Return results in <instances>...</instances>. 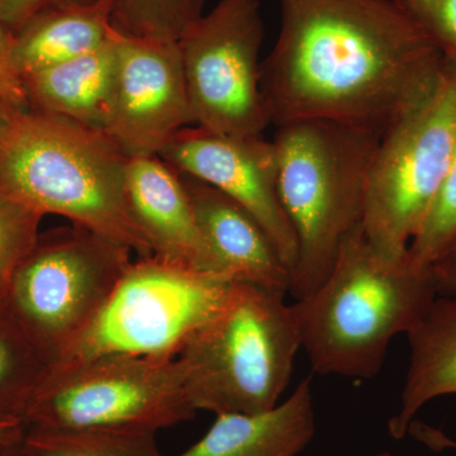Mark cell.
I'll use <instances>...</instances> for the list:
<instances>
[{"label":"cell","mask_w":456,"mask_h":456,"mask_svg":"<svg viewBox=\"0 0 456 456\" xmlns=\"http://www.w3.org/2000/svg\"><path fill=\"white\" fill-rule=\"evenodd\" d=\"M235 284L156 256L132 261L106 307L55 365L112 354L178 358Z\"/></svg>","instance_id":"ba28073f"},{"label":"cell","mask_w":456,"mask_h":456,"mask_svg":"<svg viewBox=\"0 0 456 456\" xmlns=\"http://www.w3.org/2000/svg\"><path fill=\"white\" fill-rule=\"evenodd\" d=\"M14 32L0 20V103L11 110H25L28 98L23 77L13 57Z\"/></svg>","instance_id":"d4e9b609"},{"label":"cell","mask_w":456,"mask_h":456,"mask_svg":"<svg viewBox=\"0 0 456 456\" xmlns=\"http://www.w3.org/2000/svg\"><path fill=\"white\" fill-rule=\"evenodd\" d=\"M182 178L215 274L232 283L289 293L292 273L259 222L212 185L184 174Z\"/></svg>","instance_id":"4fadbf2b"},{"label":"cell","mask_w":456,"mask_h":456,"mask_svg":"<svg viewBox=\"0 0 456 456\" xmlns=\"http://www.w3.org/2000/svg\"><path fill=\"white\" fill-rule=\"evenodd\" d=\"M455 149L456 59L444 56L430 97L389 128L375 152L362 227L378 253H407Z\"/></svg>","instance_id":"9c48e42d"},{"label":"cell","mask_w":456,"mask_h":456,"mask_svg":"<svg viewBox=\"0 0 456 456\" xmlns=\"http://www.w3.org/2000/svg\"><path fill=\"white\" fill-rule=\"evenodd\" d=\"M44 213L0 188V305L14 272L32 250Z\"/></svg>","instance_id":"7402d4cb"},{"label":"cell","mask_w":456,"mask_h":456,"mask_svg":"<svg viewBox=\"0 0 456 456\" xmlns=\"http://www.w3.org/2000/svg\"><path fill=\"white\" fill-rule=\"evenodd\" d=\"M49 365L0 305V419H20Z\"/></svg>","instance_id":"ffe728a7"},{"label":"cell","mask_w":456,"mask_h":456,"mask_svg":"<svg viewBox=\"0 0 456 456\" xmlns=\"http://www.w3.org/2000/svg\"><path fill=\"white\" fill-rule=\"evenodd\" d=\"M128 159L103 130L13 110L0 134V188L44 215L152 256L128 200Z\"/></svg>","instance_id":"3957f363"},{"label":"cell","mask_w":456,"mask_h":456,"mask_svg":"<svg viewBox=\"0 0 456 456\" xmlns=\"http://www.w3.org/2000/svg\"><path fill=\"white\" fill-rule=\"evenodd\" d=\"M126 185L152 256L216 275L182 174L160 156L130 158Z\"/></svg>","instance_id":"5bb4252c"},{"label":"cell","mask_w":456,"mask_h":456,"mask_svg":"<svg viewBox=\"0 0 456 456\" xmlns=\"http://www.w3.org/2000/svg\"><path fill=\"white\" fill-rule=\"evenodd\" d=\"M432 266L436 273L439 296L456 297V240Z\"/></svg>","instance_id":"4316f807"},{"label":"cell","mask_w":456,"mask_h":456,"mask_svg":"<svg viewBox=\"0 0 456 456\" xmlns=\"http://www.w3.org/2000/svg\"><path fill=\"white\" fill-rule=\"evenodd\" d=\"M155 434L134 428H26L25 441L31 456H164Z\"/></svg>","instance_id":"d6986e66"},{"label":"cell","mask_w":456,"mask_h":456,"mask_svg":"<svg viewBox=\"0 0 456 456\" xmlns=\"http://www.w3.org/2000/svg\"><path fill=\"white\" fill-rule=\"evenodd\" d=\"M261 64L270 123H346L386 134L430 97L444 55L395 0H281Z\"/></svg>","instance_id":"6da1fadb"},{"label":"cell","mask_w":456,"mask_h":456,"mask_svg":"<svg viewBox=\"0 0 456 456\" xmlns=\"http://www.w3.org/2000/svg\"><path fill=\"white\" fill-rule=\"evenodd\" d=\"M373 456H393L392 454H389V452H380V454L373 455Z\"/></svg>","instance_id":"1f68e13d"},{"label":"cell","mask_w":456,"mask_h":456,"mask_svg":"<svg viewBox=\"0 0 456 456\" xmlns=\"http://www.w3.org/2000/svg\"><path fill=\"white\" fill-rule=\"evenodd\" d=\"M407 336L410 368L401 408L388 425L395 440L407 434L428 402L456 393V297H437Z\"/></svg>","instance_id":"e0dca14e"},{"label":"cell","mask_w":456,"mask_h":456,"mask_svg":"<svg viewBox=\"0 0 456 456\" xmlns=\"http://www.w3.org/2000/svg\"><path fill=\"white\" fill-rule=\"evenodd\" d=\"M439 297L434 266L378 253L362 224L345 241L329 277L292 305L314 371L371 379L389 344L408 334Z\"/></svg>","instance_id":"7a4b0ae2"},{"label":"cell","mask_w":456,"mask_h":456,"mask_svg":"<svg viewBox=\"0 0 456 456\" xmlns=\"http://www.w3.org/2000/svg\"><path fill=\"white\" fill-rule=\"evenodd\" d=\"M0 456H31L26 445L25 435L20 439L0 446Z\"/></svg>","instance_id":"f546056e"},{"label":"cell","mask_w":456,"mask_h":456,"mask_svg":"<svg viewBox=\"0 0 456 456\" xmlns=\"http://www.w3.org/2000/svg\"><path fill=\"white\" fill-rule=\"evenodd\" d=\"M116 31L149 40L178 42L203 16L207 0H106Z\"/></svg>","instance_id":"44dd1931"},{"label":"cell","mask_w":456,"mask_h":456,"mask_svg":"<svg viewBox=\"0 0 456 456\" xmlns=\"http://www.w3.org/2000/svg\"><path fill=\"white\" fill-rule=\"evenodd\" d=\"M25 432L26 426L20 419H0V446L20 439Z\"/></svg>","instance_id":"f1b7e54d"},{"label":"cell","mask_w":456,"mask_h":456,"mask_svg":"<svg viewBox=\"0 0 456 456\" xmlns=\"http://www.w3.org/2000/svg\"><path fill=\"white\" fill-rule=\"evenodd\" d=\"M395 2L444 56L456 59V0Z\"/></svg>","instance_id":"cb8c5ba5"},{"label":"cell","mask_w":456,"mask_h":456,"mask_svg":"<svg viewBox=\"0 0 456 456\" xmlns=\"http://www.w3.org/2000/svg\"><path fill=\"white\" fill-rule=\"evenodd\" d=\"M196 415L179 358L112 354L47 369L23 424L36 430L158 432Z\"/></svg>","instance_id":"52a82bcc"},{"label":"cell","mask_w":456,"mask_h":456,"mask_svg":"<svg viewBox=\"0 0 456 456\" xmlns=\"http://www.w3.org/2000/svg\"><path fill=\"white\" fill-rule=\"evenodd\" d=\"M288 293L236 283L178 358L197 411L259 413L277 406L302 347Z\"/></svg>","instance_id":"5b68a950"},{"label":"cell","mask_w":456,"mask_h":456,"mask_svg":"<svg viewBox=\"0 0 456 456\" xmlns=\"http://www.w3.org/2000/svg\"><path fill=\"white\" fill-rule=\"evenodd\" d=\"M92 2L95 0H0V20L16 33L29 20L46 9Z\"/></svg>","instance_id":"484cf974"},{"label":"cell","mask_w":456,"mask_h":456,"mask_svg":"<svg viewBox=\"0 0 456 456\" xmlns=\"http://www.w3.org/2000/svg\"><path fill=\"white\" fill-rule=\"evenodd\" d=\"M14 110H11L4 104L0 103V134L4 130L5 125H7L9 117H11V113L13 112Z\"/></svg>","instance_id":"4dcf8cb0"},{"label":"cell","mask_w":456,"mask_h":456,"mask_svg":"<svg viewBox=\"0 0 456 456\" xmlns=\"http://www.w3.org/2000/svg\"><path fill=\"white\" fill-rule=\"evenodd\" d=\"M131 254L75 224L38 236L12 277L3 307L49 368L106 307Z\"/></svg>","instance_id":"8992f818"},{"label":"cell","mask_w":456,"mask_h":456,"mask_svg":"<svg viewBox=\"0 0 456 456\" xmlns=\"http://www.w3.org/2000/svg\"><path fill=\"white\" fill-rule=\"evenodd\" d=\"M260 0H221L178 41L194 125L235 137L270 125L261 92Z\"/></svg>","instance_id":"30bf717a"},{"label":"cell","mask_w":456,"mask_h":456,"mask_svg":"<svg viewBox=\"0 0 456 456\" xmlns=\"http://www.w3.org/2000/svg\"><path fill=\"white\" fill-rule=\"evenodd\" d=\"M112 29L106 0L46 9L14 33V62L25 77L98 50Z\"/></svg>","instance_id":"ac0fdd59"},{"label":"cell","mask_w":456,"mask_h":456,"mask_svg":"<svg viewBox=\"0 0 456 456\" xmlns=\"http://www.w3.org/2000/svg\"><path fill=\"white\" fill-rule=\"evenodd\" d=\"M456 240V149L445 176L408 245L411 259L432 265Z\"/></svg>","instance_id":"603a6c76"},{"label":"cell","mask_w":456,"mask_h":456,"mask_svg":"<svg viewBox=\"0 0 456 456\" xmlns=\"http://www.w3.org/2000/svg\"><path fill=\"white\" fill-rule=\"evenodd\" d=\"M408 431L434 450L456 449V441L449 439L443 432L421 422L412 421Z\"/></svg>","instance_id":"83f0119b"},{"label":"cell","mask_w":456,"mask_h":456,"mask_svg":"<svg viewBox=\"0 0 456 456\" xmlns=\"http://www.w3.org/2000/svg\"><path fill=\"white\" fill-rule=\"evenodd\" d=\"M379 132L330 121L278 126L281 206L298 246L289 294L301 299L329 277L347 237L362 224Z\"/></svg>","instance_id":"277c9868"},{"label":"cell","mask_w":456,"mask_h":456,"mask_svg":"<svg viewBox=\"0 0 456 456\" xmlns=\"http://www.w3.org/2000/svg\"><path fill=\"white\" fill-rule=\"evenodd\" d=\"M113 37L117 65L103 131L127 158L159 156L176 132L194 125L178 42L114 28Z\"/></svg>","instance_id":"8fae6325"},{"label":"cell","mask_w":456,"mask_h":456,"mask_svg":"<svg viewBox=\"0 0 456 456\" xmlns=\"http://www.w3.org/2000/svg\"><path fill=\"white\" fill-rule=\"evenodd\" d=\"M113 28V27H112ZM117 65L112 36L98 50L23 77L36 112L103 130Z\"/></svg>","instance_id":"2e32d148"},{"label":"cell","mask_w":456,"mask_h":456,"mask_svg":"<svg viewBox=\"0 0 456 456\" xmlns=\"http://www.w3.org/2000/svg\"><path fill=\"white\" fill-rule=\"evenodd\" d=\"M159 156L179 173L212 185L244 207L272 240L293 277L298 246L279 197L273 141L189 126L176 132Z\"/></svg>","instance_id":"7c38bea8"},{"label":"cell","mask_w":456,"mask_h":456,"mask_svg":"<svg viewBox=\"0 0 456 456\" xmlns=\"http://www.w3.org/2000/svg\"><path fill=\"white\" fill-rule=\"evenodd\" d=\"M316 432L311 378L283 403L259 413H222L202 439L176 456H297Z\"/></svg>","instance_id":"9a60e30c"}]
</instances>
